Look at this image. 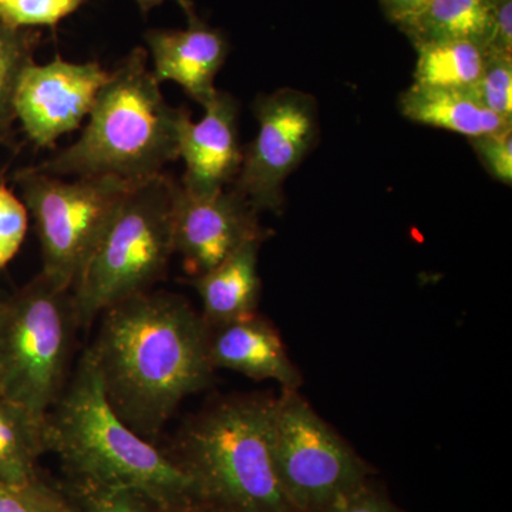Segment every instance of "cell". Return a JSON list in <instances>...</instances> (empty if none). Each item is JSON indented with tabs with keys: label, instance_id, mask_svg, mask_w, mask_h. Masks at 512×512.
Segmentation results:
<instances>
[{
	"label": "cell",
	"instance_id": "cell-6",
	"mask_svg": "<svg viewBox=\"0 0 512 512\" xmlns=\"http://www.w3.org/2000/svg\"><path fill=\"white\" fill-rule=\"evenodd\" d=\"M72 291L40 272L0 299V396L47 416L67 383L74 333Z\"/></svg>",
	"mask_w": 512,
	"mask_h": 512
},
{
	"label": "cell",
	"instance_id": "cell-20",
	"mask_svg": "<svg viewBox=\"0 0 512 512\" xmlns=\"http://www.w3.org/2000/svg\"><path fill=\"white\" fill-rule=\"evenodd\" d=\"M35 29H13L0 22V146L15 148L16 93L22 74L40 45Z\"/></svg>",
	"mask_w": 512,
	"mask_h": 512
},
{
	"label": "cell",
	"instance_id": "cell-3",
	"mask_svg": "<svg viewBox=\"0 0 512 512\" xmlns=\"http://www.w3.org/2000/svg\"><path fill=\"white\" fill-rule=\"evenodd\" d=\"M143 47L110 72L79 140L35 165L55 177H116L138 184L180 158L181 109L165 100Z\"/></svg>",
	"mask_w": 512,
	"mask_h": 512
},
{
	"label": "cell",
	"instance_id": "cell-2",
	"mask_svg": "<svg viewBox=\"0 0 512 512\" xmlns=\"http://www.w3.org/2000/svg\"><path fill=\"white\" fill-rule=\"evenodd\" d=\"M47 439L84 485L136 491L157 505L197 500L190 474L114 412L87 350L47 414Z\"/></svg>",
	"mask_w": 512,
	"mask_h": 512
},
{
	"label": "cell",
	"instance_id": "cell-5",
	"mask_svg": "<svg viewBox=\"0 0 512 512\" xmlns=\"http://www.w3.org/2000/svg\"><path fill=\"white\" fill-rule=\"evenodd\" d=\"M177 185L163 173L128 190L72 286L80 328L116 303L151 291L167 274L175 254Z\"/></svg>",
	"mask_w": 512,
	"mask_h": 512
},
{
	"label": "cell",
	"instance_id": "cell-17",
	"mask_svg": "<svg viewBox=\"0 0 512 512\" xmlns=\"http://www.w3.org/2000/svg\"><path fill=\"white\" fill-rule=\"evenodd\" d=\"M46 450L47 416L0 396V483L15 487L39 483L36 461Z\"/></svg>",
	"mask_w": 512,
	"mask_h": 512
},
{
	"label": "cell",
	"instance_id": "cell-8",
	"mask_svg": "<svg viewBox=\"0 0 512 512\" xmlns=\"http://www.w3.org/2000/svg\"><path fill=\"white\" fill-rule=\"evenodd\" d=\"M276 473L296 512H322L367 483V468L296 390L275 399Z\"/></svg>",
	"mask_w": 512,
	"mask_h": 512
},
{
	"label": "cell",
	"instance_id": "cell-19",
	"mask_svg": "<svg viewBox=\"0 0 512 512\" xmlns=\"http://www.w3.org/2000/svg\"><path fill=\"white\" fill-rule=\"evenodd\" d=\"M417 52L414 84L471 90L487 63L485 47L467 40H446L414 45Z\"/></svg>",
	"mask_w": 512,
	"mask_h": 512
},
{
	"label": "cell",
	"instance_id": "cell-21",
	"mask_svg": "<svg viewBox=\"0 0 512 512\" xmlns=\"http://www.w3.org/2000/svg\"><path fill=\"white\" fill-rule=\"evenodd\" d=\"M86 0H0V22L13 29H56Z\"/></svg>",
	"mask_w": 512,
	"mask_h": 512
},
{
	"label": "cell",
	"instance_id": "cell-29",
	"mask_svg": "<svg viewBox=\"0 0 512 512\" xmlns=\"http://www.w3.org/2000/svg\"><path fill=\"white\" fill-rule=\"evenodd\" d=\"M430 0H380V6L386 18L400 26L416 13H419Z\"/></svg>",
	"mask_w": 512,
	"mask_h": 512
},
{
	"label": "cell",
	"instance_id": "cell-18",
	"mask_svg": "<svg viewBox=\"0 0 512 512\" xmlns=\"http://www.w3.org/2000/svg\"><path fill=\"white\" fill-rule=\"evenodd\" d=\"M399 29L413 46L467 40L487 49L493 30L491 0H430Z\"/></svg>",
	"mask_w": 512,
	"mask_h": 512
},
{
	"label": "cell",
	"instance_id": "cell-32",
	"mask_svg": "<svg viewBox=\"0 0 512 512\" xmlns=\"http://www.w3.org/2000/svg\"><path fill=\"white\" fill-rule=\"evenodd\" d=\"M2 296H3V293H2V292H0V299H2Z\"/></svg>",
	"mask_w": 512,
	"mask_h": 512
},
{
	"label": "cell",
	"instance_id": "cell-24",
	"mask_svg": "<svg viewBox=\"0 0 512 512\" xmlns=\"http://www.w3.org/2000/svg\"><path fill=\"white\" fill-rule=\"evenodd\" d=\"M471 147L484 170L498 183H512V127L500 133L470 138Z\"/></svg>",
	"mask_w": 512,
	"mask_h": 512
},
{
	"label": "cell",
	"instance_id": "cell-14",
	"mask_svg": "<svg viewBox=\"0 0 512 512\" xmlns=\"http://www.w3.org/2000/svg\"><path fill=\"white\" fill-rule=\"evenodd\" d=\"M210 360L214 369L231 370L254 380H272L284 389L298 390L302 383L281 336L258 313L210 329Z\"/></svg>",
	"mask_w": 512,
	"mask_h": 512
},
{
	"label": "cell",
	"instance_id": "cell-30",
	"mask_svg": "<svg viewBox=\"0 0 512 512\" xmlns=\"http://www.w3.org/2000/svg\"><path fill=\"white\" fill-rule=\"evenodd\" d=\"M136 2L141 12H143L144 15H147L151 9L163 5V3L167 2V0H136ZM173 2H177L178 5L181 6V9H183L185 15H187V18L188 16L194 15V6H192L191 0H173Z\"/></svg>",
	"mask_w": 512,
	"mask_h": 512
},
{
	"label": "cell",
	"instance_id": "cell-7",
	"mask_svg": "<svg viewBox=\"0 0 512 512\" xmlns=\"http://www.w3.org/2000/svg\"><path fill=\"white\" fill-rule=\"evenodd\" d=\"M20 198L35 220L42 249V274L70 289L134 184L116 177L63 180L33 167L13 175Z\"/></svg>",
	"mask_w": 512,
	"mask_h": 512
},
{
	"label": "cell",
	"instance_id": "cell-27",
	"mask_svg": "<svg viewBox=\"0 0 512 512\" xmlns=\"http://www.w3.org/2000/svg\"><path fill=\"white\" fill-rule=\"evenodd\" d=\"M322 512H404L369 481Z\"/></svg>",
	"mask_w": 512,
	"mask_h": 512
},
{
	"label": "cell",
	"instance_id": "cell-13",
	"mask_svg": "<svg viewBox=\"0 0 512 512\" xmlns=\"http://www.w3.org/2000/svg\"><path fill=\"white\" fill-rule=\"evenodd\" d=\"M144 39L158 83H177L202 107L217 94L215 77L229 55V42L221 30L211 28L194 13L188 16L187 29L148 30Z\"/></svg>",
	"mask_w": 512,
	"mask_h": 512
},
{
	"label": "cell",
	"instance_id": "cell-15",
	"mask_svg": "<svg viewBox=\"0 0 512 512\" xmlns=\"http://www.w3.org/2000/svg\"><path fill=\"white\" fill-rule=\"evenodd\" d=\"M262 242L242 245L221 264L191 278V285L200 295L201 316L208 328L256 315L261 298L258 255Z\"/></svg>",
	"mask_w": 512,
	"mask_h": 512
},
{
	"label": "cell",
	"instance_id": "cell-28",
	"mask_svg": "<svg viewBox=\"0 0 512 512\" xmlns=\"http://www.w3.org/2000/svg\"><path fill=\"white\" fill-rule=\"evenodd\" d=\"M493 30L488 53L512 55V0H491Z\"/></svg>",
	"mask_w": 512,
	"mask_h": 512
},
{
	"label": "cell",
	"instance_id": "cell-11",
	"mask_svg": "<svg viewBox=\"0 0 512 512\" xmlns=\"http://www.w3.org/2000/svg\"><path fill=\"white\" fill-rule=\"evenodd\" d=\"M258 212L234 188L211 195H194L178 183L174 195L175 254L194 278L221 264L242 245L265 241L268 232Z\"/></svg>",
	"mask_w": 512,
	"mask_h": 512
},
{
	"label": "cell",
	"instance_id": "cell-26",
	"mask_svg": "<svg viewBox=\"0 0 512 512\" xmlns=\"http://www.w3.org/2000/svg\"><path fill=\"white\" fill-rule=\"evenodd\" d=\"M84 495L89 512H147L141 504L146 497L136 491L84 485Z\"/></svg>",
	"mask_w": 512,
	"mask_h": 512
},
{
	"label": "cell",
	"instance_id": "cell-1",
	"mask_svg": "<svg viewBox=\"0 0 512 512\" xmlns=\"http://www.w3.org/2000/svg\"><path fill=\"white\" fill-rule=\"evenodd\" d=\"M87 352L114 412L148 441L215 370L210 328L187 299L170 292L138 293L101 313Z\"/></svg>",
	"mask_w": 512,
	"mask_h": 512
},
{
	"label": "cell",
	"instance_id": "cell-10",
	"mask_svg": "<svg viewBox=\"0 0 512 512\" xmlns=\"http://www.w3.org/2000/svg\"><path fill=\"white\" fill-rule=\"evenodd\" d=\"M110 79L100 63L52 62L26 67L16 93V120L36 148H55L57 140L89 119L101 87Z\"/></svg>",
	"mask_w": 512,
	"mask_h": 512
},
{
	"label": "cell",
	"instance_id": "cell-12",
	"mask_svg": "<svg viewBox=\"0 0 512 512\" xmlns=\"http://www.w3.org/2000/svg\"><path fill=\"white\" fill-rule=\"evenodd\" d=\"M204 110L197 123L184 107L178 119V153L185 164L180 184L194 195H211L228 188L237 178L244 156L239 143L237 99L218 90Z\"/></svg>",
	"mask_w": 512,
	"mask_h": 512
},
{
	"label": "cell",
	"instance_id": "cell-4",
	"mask_svg": "<svg viewBox=\"0 0 512 512\" xmlns=\"http://www.w3.org/2000/svg\"><path fill=\"white\" fill-rule=\"evenodd\" d=\"M274 407L271 397H229L185 424L174 460L198 501L218 512H296L276 473Z\"/></svg>",
	"mask_w": 512,
	"mask_h": 512
},
{
	"label": "cell",
	"instance_id": "cell-9",
	"mask_svg": "<svg viewBox=\"0 0 512 512\" xmlns=\"http://www.w3.org/2000/svg\"><path fill=\"white\" fill-rule=\"evenodd\" d=\"M258 133L242 156L234 188L258 214H281L284 185L319 140V109L312 94L296 89L262 93L252 104Z\"/></svg>",
	"mask_w": 512,
	"mask_h": 512
},
{
	"label": "cell",
	"instance_id": "cell-23",
	"mask_svg": "<svg viewBox=\"0 0 512 512\" xmlns=\"http://www.w3.org/2000/svg\"><path fill=\"white\" fill-rule=\"evenodd\" d=\"M29 211L22 198L0 178V269L13 261L29 228Z\"/></svg>",
	"mask_w": 512,
	"mask_h": 512
},
{
	"label": "cell",
	"instance_id": "cell-31",
	"mask_svg": "<svg viewBox=\"0 0 512 512\" xmlns=\"http://www.w3.org/2000/svg\"><path fill=\"white\" fill-rule=\"evenodd\" d=\"M167 512H218L210 505H202L201 501L190 500L185 503L174 504V505H160Z\"/></svg>",
	"mask_w": 512,
	"mask_h": 512
},
{
	"label": "cell",
	"instance_id": "cell-16",
	"mask_svg": "<svg viewBox=\"0 0 512 512\" xmlns=\"http://www.w3.org/2000/svg\"><path fill=\"white\" fill-rule=\"evenodd\" d=\"M399 109L413 123L451 131L468 140L500 133L512 127V123L484 109L470 90L443 89L413 83L400 96Z\"/></svg>",
	"mask_w": 512,
	"mask_h": 512
},
{
	"label": "cell",
	"instance_id": "cell-25",
	"mask_svg": "<svg viewBox=\"0 0 512 512\" xmlns=\"http://www.w3.org/2000/svg\"><path fill=\"white\" fill-rule=\"evenodd\" d=\"M0 512H72L42 484L15 487L0 483Z\"/></svg>",
	"mask_w": 512,
	"mask_h": 512
},
{
	"label": "cell",
	"instance_id": "cell-22",
	"mask_svg": "<svg viewBox=\"0 0 512 512\" xmlns=\"http://www.w3.org/2000/svg\"><path fill=\"white\" fill-rule=\"evenodd\" d=\"M470 93L484 109L512 123V55L488 53L483 74Z\"/></svg>",
	"mask_w": 512,
	"mask_h": 512
},
{
	"label": "cell",
	"instance_id": "cell-33",
	"mask_svg": "<svg viewBox=\"0 0 512 512\" xmlns=\"http://www.w3.org/2000/svg\"><path fill=\"white\" fill-rule=\"evenodd\" d=\"M73 512V511H72Z\"/></svg>",
	"mask_w": 512,
	"mask_h": 512
}]
</instances>
